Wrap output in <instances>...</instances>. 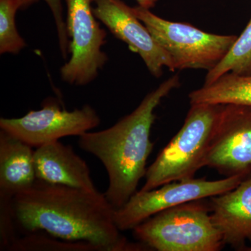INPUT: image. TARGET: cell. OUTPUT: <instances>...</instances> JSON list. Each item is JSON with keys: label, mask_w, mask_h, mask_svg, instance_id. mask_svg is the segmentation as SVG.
<instances>
[{"label": "cell", "mask_w": 251, "mask_h": 251, "mask_svg": "<svg viewBox=\"0 0 251 251\" xmlns=\"http://www.w3.org/2000/svg\"><path fill=\"white\" fill-rule=\"evenodd\" d=\"M21 9H25L31 4L39 0H18ZM49 5L52 11L56 26H57V34H58L59 48L63 57L67 58L69 41H68V33L67 24L64 21L63 16V6L62 0H44Z\"/></svg>", "instance_id": "19"}, {"label": "cell", "mask_w": 251, "mask_h": 251, "mask_svg": "<svg viewBox=\"0 0 251 251\" xmlns=\"http://www.w3.org/2000/svg\"><path fill=\"white\" fill-rule=\"evenodd\" d=\"M44 232H34L17 238L10 251H99L95 246L83 241H67Z\"/></svg>", "instance_id": "16"}, {"label": "cell", "mask_w": 251, "mask_h": 251, "mask_svg": "<svg viewBox=\"0 0 251 251\" xmlns=\"http://www.w3.org/2000/svg\"><path fill=\"white\" fill-rule=\"evenodd\" d=\"M14 198L0 196V250L9 251L17 239L15 220Z\"/></svg>", "instance_id": "18"}, {"label": "cell", "mask_w": 251, "mask_h": 251, "mask_svg": "<svg viewBox=\"0 0 251 251\" xmlns=\"http://www.w3.org/2000/svg\"><path fill=\"white\" fill-rule=\"evenodd\" d=\"M95 1L96 0H91L92 2ZM135 1L138 3V6L150 9L156 5L158 0H135Z\"/></svg>", "instance_id": "20"}, {"label": "cell", "mask_w": 251, "mask_h": 251, "mask_svg": "<svg viewBox=\"0 0 251 251\" xmlns=\"http://www.w3.org/2000/svg\"><path fill=\"white\" fill-rule=\"evenodd\" d=\"M190 103L251 106V75L227 73L188 95Z\"/></svg>", "instance_id": "14"}, {"label": "cell", "mask_w": 251, "mask_h": 251, "mask_svg": "<svg viewBox=\"0 0 251 251\" xmlns=\"http://www.w3.org/2000/svg\"><path fill=\"white\" fill-rule=\"evenodd\" d=\"M209 204L224 244L244 251L246 242H251V175L233 189L210 198Z\"/></svg>", "instance_id": "11"}, {"label": "cell", "mask_w": 251, "mask_h": 251, "mask_svg": "<svg viewBox=\"0 0 251 251\" xmlns=\"http://www.w3.org/2000/svg\"><path fill=\"white\" fill-rule=\"evenodd\" d=\"M21 9L18 0H0V53H18L26 43L18 32L16 14Z\"/></svg>", "instance_id": "17"}, {"label": "cell", "mask_w": 251, "mask_h": 251, "mask_svg": "<svg viewBox=\"0 0 251 251\" xmlns=\"http://www.w3.org/2000/svg\"><path fill=\"white\" fill-rule=\"evenodd\" d=\"M227 73L251 75V18L227 55L216 67L207 72L204 85L214 82Z\"/></svg>", "instance_id": "15"}, {"label": "cell", "mask_w": 251, "mask_h": 251, "mask_svg": "<svg viewBox=\"0 0 251 251\" xmlns=\"http://www.w3.org/2000/svg\"><path fill=\"white\" fill-rule=\"evenodd\" d=\"M179 85V75L169 77L115 125L79 137L81 150L97 157L105 167L108 186L104 193L115 209L136 192L140 180L145 176L147 161L154 147L150 135L156 120L155 110Z\"/></svg>", "instance_id": "2"}, {"label": "cell", "mask_w": 251, "mask_h": 251, "mask_svg": "<svg viewBox=\"0 0 251 251\" xmlns=\"http://www.w3.org/2000/svg\"><path fill=\"white\" fill-rule=\"evenodd\" d=\"M132 10L169 54L175 70L209 72L227 55L238 37L211 34L188 23L167 21L142 6L132 7Z\"/></svg>", "instance_id": "5"}, {"label": "cell", "mask_w": 251, "mask_h": 251, "mask_svg": "<svg viewBox=\"0 0 251 251\" xmlns=\"http://www.w3.org/2000/svg\"><path fill=\"white\" fill-rule=\"evenodd\" d=\"M36 179L96 191L88 165L71 145L59 140L45 144L34 150Z\"/></svg>", "instance_id": "12"}, {"label": "cell", "mask_w": 251, "mask_h": 251, "mask_svg": "<svg viewBox=\"0 0 251 251\" xmlns=\"http://www.w3.org/2000/svg\"><path fill=\"white\" fill-rule=\"evenodd\" d=\"M132 230L151 251H219L226 245L204 199L162 211Z\"/></svg>", "instance_id": "3"}, {"label": "cell", "mask_w": 251, "mask_h": 251, "mask_svg": "<svg viewBox=\"0 0 251 251\" xmlns=\"http://www.w3.org/2000/svg\"><path fill=\"white\" fill-rule=\"evenodd\" d=\"M205 166L226 177L251 175V106L221 105L206 153Z\"/></svg>", "instance_id": "9"}, {"label": "cell", "mask_w": 251, "mask_h": 251, "mask_svg": "<svg viewBox=\"0 0 251 251\" xmlns=\"http://www.w3.org/2000/svg\"><path fill=\"white\" fill-rule=\"evenodd\" d=\"M221 105L193 104L184 125L148 169L140 191L191 179L205 166L213 128Z\"/></svg>", "instance_id": "4"}, {"label": "cell", "mask_w": 251, "mask_h": 251, "mask_svg": "<svg viewBox=\"0 0 251 251\" xmlns=\"http://www.w3.org/2000/svg\"><path fill=\"white\" fill-rule=\"evenodd\" d=\"M17 227L25 234L44 232L67 241H83L99 251H145L117 227L115 209L105 193L36 179L13 200Z\"/></svg>", "instance_id": "1"}, {"label": "cell", "mask_w": 251, "mask_h": 251, "mask_svg": "<svg viewBox=\"0 0 251 251\" xmlns=\"http://www.w3.org/2000/svg\"><path fill=\"white\" fill-rule=\"evenodd\" d=\"M100 122L98 113L90 105L68 111L54 100H47L40 110H30L20 118L0 119V129L39 148L65 137H80Z\"/></svg>", "instance_id": "8"}, {"label": "cell", "mask_w": 251, "mask_h": 251, "mask_svg": "<svg viewBox=\"0 0 251 251\" xmlns=\"http://www.w3.org/2000/svg\"><path fill=\"white\" fill-rule=\"evenodd\" d=\"M94 2L96 18L126 43L132 52L139 54L151 75L161 77L164 67L175 72L171 57L136 17L132 7L121 0H96Z\"/></svg>", "instance_id": "10"}, {"label": "cell", "mask_w": 251, "mask_h": 251, "mask_svg": "<svg viewBox=\"0 0 251 251\" xmlns=\"http://www.w3.org/2000/svg\"><path fill=\"white\" fill-rule=\"evenodd\" d=\"M244 251H251V247H246L244 248Z\"/></svg>", "instance_id": "21"}, {"label": "cell", "mask_w": 251, "mask_h": 251, "mask_svg": "<svg viewBox=\"0 0 251 251\" xmlns=\"http://www.w3.org/2000/svg\"><path fill=\"white\" fill-rule=\"evenodd\" d=\"M33 147L0 129V195L14 198L36 180Z\"/></svg>", "instance_id": "13"}, {"label": "cell", "mask_w": 251, "mask_h": 251, "mask_svg": "<svg viewBox=\"0 0 251 251\" xmlns=\"http://www.w3.org/2000/svg\"><path fill=\"white\" fill-rule=\"evenodd\" d=\"M244 179L246 177L242 176H228L214 181L193 178L173 181L150 191H136L123 206L115 209V224L121 232L133 229L162 211L230 191Z\"/></svg>", "instance_id": "6"}, {"label": "cell", "mask_w": 251, "mask_h": 251, "mask_svg": "<svg viewBox=\"0 0 251 251\" xmlns=\"http://www.w3.org/2000/svg\"><path fill=\"white\" fill-rule=\"evenodd\" d=\"M67 33L70 36V60L61 69L63 80L75 85L93 81L108 60L102 51L106 31L99 25L91 0H66Z\"/></svg>", "instance_id": "7"}]
</instances>
